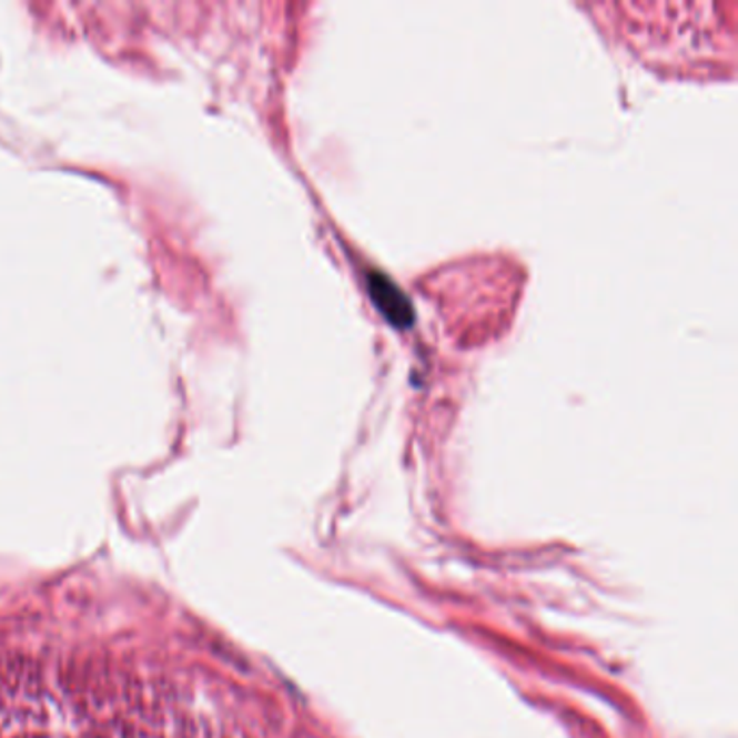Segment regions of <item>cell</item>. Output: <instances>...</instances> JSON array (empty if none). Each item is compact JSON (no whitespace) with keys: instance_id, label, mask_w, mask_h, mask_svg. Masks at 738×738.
Returning a JSON list of instances; mask_svg holds the SVG:
<instances>
[{"instance_id":"obj_1","label":"cell","mask_w":738,"mask_h":738,"mask_svg":"<svg viewBox=\"0 0 738 738\" xmlns=\"http://www.w3.org/2000/svg\"><path fill=\"white\" fill-rule=\"evenodd\" d=\"M175 737L195 738V724L191 721V717H186V715H180V717H178V728H175Z\"/></svg>"}]
</instances>
